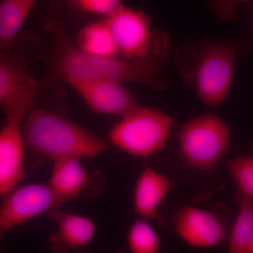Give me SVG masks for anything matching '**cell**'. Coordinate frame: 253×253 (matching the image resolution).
Wrapping results in <instances>:
<instances>
[{
  "label": "cell",
  "mask_w": 253,
  "mask_h": 253,
  "mask_svg": "<svg viewBox=\"0 0 253 253\" xmlns=\"http://www.w3.org/2000/svg\"><path fill=\"white\" fill-rule=\"evenodd\" d=\"M22 133L26 147L54 161L94 158L111 149L104 138L44 109L28 111Z\"/></svg>",
  "instance_id": "7a4b0ae2"
},
{
  "label": "cell",
  "mask_w": 253,
  "mask_h": 253,
  "mask_svg": "<svg viewBox=\"0 0 253 253\" xmlns=\"http://www.w3.org/2000/svg\"><path fill=\"white\" fill-rule=\"evenodd\" d=\"M172 123L163 111L139 105L109 131V140L126 154L147 158L166 146Z\"/></svg>",
  "instance_id": "5b68a950"
},
{
  "label": "cell",
  "mask_w": 253,
  "mask_h": 253,
  "mask_svg": "<svg viewBox=\"0 0 253 253\" xmlns=\"http://www.w3.org/2000/svg\"><path fill=\"white\" fill-rule=\"evenodd\" d=\"M105 19L120 57L154 63L161 68L168 61V36L159 29L151 31V19L144 11L123 5Z\"/></svg>",
  "instance_id": "277c9868"
},
{
  "label": "cell",
  "mask_w": 253,
  "mask_h": 253,
  "mask_svg": "<svg viewBox=\"0 0 253 253\" xmlns=\"http://www.w3.org/2000/svg\"><path fill=\"white\" fill-rule=\"evenodd\" d=\"M169 179L153 168L145 167L136 181L133 203L134 212L141 219L156 221L165 225L160 216V206L171 189Z\"/></svg>",
  "instance_id": "5bb4252c"
},
{
  "label": "cell",
  "mask_w": 253,
  "mask_h": 253,
  "mask_svg": "<svg viewBox=\"0 0 253 253\" xmlns=\"http://www.w3.org/2000/svg\"><path fill=\"white\" fill-rule=\"evenodd\" d=\"M104 181L101 173H89L80 159L66 158L54 161L48 185L63 203L81 195L96 194L95 181ZM96 191L99 192L98 190Z\"/></svg>",
  "instance_id": "8fae6325"
},
{
  "label": "cell",
  "mask_w": 253,
  "mask_h": 253,
  "mask_svg": "<svg viewBox=\"0 0 253 253\" xmlns=\"http://www.w3.org/2000/svg\"><path fill=\"white\" fill-rule=\"evenodd\" d=\"M48 214L57 227L47 244L53 253H68L84 247L94 237L96 224L89 218L66 212L59 207L53 208Z\"/></svg>",
  "instance_id": "7c38bea8"
},
{
  "label": "cell",
  "mask_w": 253,
  "mask_h": 253,
  "mask_svg": "<svg viewBox=\"0 0 253 253\" xmlns=\"http://www.w3.org/2000/svg\"><path fill=\"white\" fill-rule=\"evenodd\" d=\"M226 168L239 188V193L253 199V143L249 154L227 161Z\"/></svg>",
  "instance_id": "d6986e66"
},
{
  "label": "cell",
  "mask_w": 253,
  "mask_h": 253,
  "mask_svg": "<svg viewBox=\"0 0 253 253\" xmlns=\"http://www.w3.org/2000/svg\"><path fill=\"white\" fill-rule=\"evenodd\" d=\"M33 40H15L4 54H0V106H4L15 91L30 78L28 65L33 54Z\"/></svg>",
  "instance_id": "4fadbf2b"
},
{
  "label": "cell",
  "mask_w": 253,
  "mask_h": 253,
  "mask_svg": "<svg viewBox=\"0 0 253 253\" xmlns=\"http://www.w3.org/2000/svg\"><path fill=\"white\" fill-rule=\"evenodd\" d=\"M62 204L48 184H31L15 188L0 205V251L8 231Z\"/></svg>",
  "instance_id": "9c48e42d"
},
{
  "label": "cell",
  "mask_w": 253,
  "mask_h": 253,
  "mask_svg": "<svg viewBox=\"0 0 253 253\" xmlns=\"http://www.w3.org/2000/svg\"><path fill=\"white\" fill-rule=\"evenodd\" d=\"M236 54L235 43H209L199 51L191 73L184 75L207 107H216L225 101L232 83Z\"/></svg>",
  "instance_id": "52a82bcc"
},
{
  "label": "cell",
  "mask_w": 253,
  "mask_h": 253,
  "mask_svg": "<svg viewBox=\"0 0 253 253\" xmlns=\"http://www.w3.org/2000/svg\"><path fill=\"white\" fill-rule=\"evenodd\" d=\"M252 253H253V251H252Z\"/></svg>",
  "instance_id": "603a6c76"
},
{
  "label": "cell",
  "mask_w": 253,
  "mask_h": 253,
  "mask_svg": "<svg viewBox=\"0 0 253 253\" xmlns=\"http://www.w3.org/2000/svg\"><path fill=\"white\" fill-rule=\"evenodd\" d=\"M230 138V127L222 118L213 113L201 115L181 126L179 154L189 167L209 172L226 154Z\"/></svg>",
  "instance_id": "8992f818"
},
{
  "label": "cell",
  "mask_w": 253,
  "mask_h": 253,
  "mask_svg": "<svg viewBox=\"0 0 253 253\" xmlns=\"http://www.w3.org/2000/svg\"><path fill=\"white\" fill-rule=\"evenodd\" d=\"M91 111L123 117L139 106L121 82L107 79H68Z\"/></svg>",
  "instance_id": "30bf717a"
},
{
  "label": "cell",
  "mask_w": 253,
  "mask_h": 253,
  "mask_svg": "<svg viewBox=\"0 0 253 253\" xmlns=\"http://www.w3.org/2000/svg\"><path fill=\"white\" fill-rule=\"evenodd\" d=\"M76 11L107 18L123 6L121 0H67Z\"/></svg>",
  "instance_id": "ffe728a7"
},
{
  "label": "cell",
  "mask_w": 253,
  "mask_h": 253,
  "mask_svg": "<svg viewBox=\"0 0 253 253\" xmlns=\"http://www.w3.org/2000/svg\"><path fill=\"white\" fill-rule=\"evenodd\" d=\"M239 212L229 235V253H252L253 249V199L238 192Z\"/></svg>",
  "instance_id": "e0dca14e"
},
{
  "label": "cell",
  "mask_w": 253,
  "mask_h": 253,
  "mask_svg": "<svg viewBox=\"0 0 253 253\" xmlns=\"http://www.w3.org/2000/svg\"><path fill=\"white\" fill-rule=\"evenodd\" d=\"M127 244L131 253H161V242L157 233L148 220L141 218L129 226Z\"/></svg>",
  "instance_id": "ac0fdd59"
},
{
  "label": "cell",
  "mask_w": 253,
  "mask_h": 253,
  "mask_svg": "<svg viewBox=\"0 0 253 253\" xmlns=\"http://www.w3.org/2000/svg\"><path fill=\"white\" fill-rule=\"evenodd\" d=\"M49 28L52 36L51 70L63 81L107 79L146 84L160 90L166 89V83L158 74L161 68L154 63L91 56L70 42L61 23L52 21Z\"/></svg>",
  "instance_id": "6da1fadb"
},
{
  "label": "cell",
  "mask_w": 253,
  "mask_h": 253,
  "mask_svg": "<svg viewBox=\"0 0 253 253\" xmlns=\"http://www.w3.org/2000/svg\"><path fill=\"white\" fill-rule=\"evenodd\" d=\"M253 0H209L208 8L209 11L217 15L224 22L233 21L236 16V7L239 3L251 4Z\"/></svg>",
  "instance_id": "44dd1931"
},
{
  "label": "cell",
  "mask_w": 253,
  "mask_h": 253,
  "mask_svg": "<svg viewBox=\"0 0 253 253\" xmlns=\"http://www.w3.org/2000/svg\"><path fill=\"white\" fill-rule=\"evenodd\" d=\"M231 218L224 208L215 209L186 206L173 214L172 221L176 234L193 247L211 249L229 238Z\"/></svg>",
  "instance_id": "ba28073f"
},
{
  "label": "cell",
  "mask_w": 253,
  "mask_h": 253,
  "mask_svg": "<svg viewBox=\"0 0 253 253\" xmlns=\"http://www.w3.org/2000/svg\"><path fill=\"white\" fill-rule=\"evenodd\" d=\"M38 84L30 78L4 106L6 119L0 129V197L14 190L26 176L22 124L36 97Z\"/></svg>",
  "instance_id": "3957f363"
},
{
  "label": "cell",
  "mask_w": 253,
  "mask_h": 253,
  "mask_svg": "<svg viewBox=\"0 0 253 253\" xmlns=\"http://www.w3.org/2000/svg\"></svg>",
  "instance_id": "cb8c5ba5"
},
{
  "label": "cell",
  "mask_w": 253,
  "mask_h": 253,
  "mask_svg": "<svg viewBox=\"0 0 253 253\" xmlns=\"http://www.w3.org/2000/svg\"><path fill=\"white\" fill-rule=\"evenodd\" d=\"M79 253H89L84 252V251H81V252H80ZM114 253H124V252H123V251H118V252H116Z\"/></svg>",
  "instance_id": "7402d4cb"
},
{
  "label": "cell",
  "mask_w": 253,
  "mask_h": 253,
  "mask_svg": "<svg viewBox=\"0 0 253 253\" xmlns=\"http://www.w3.org/2000/svg\"><path fill=\"white\" fill-rule=\"evenodd\" d=\"M37 0H1L0 1V54L12 44Z\"/></svg>",
  "instance_id": "9a60e30c"
},
{
  "label": "cell",
  "mask_w": 253,
  "mask_h": 253,
  "mask_svg": "<svg viewBox=\"0 0 253 253\" xmlns=\"http://www.w3.org/2000/svg\"><path fill=\"white\" fill-rule=\"evenodd\" d=\"M78 48L86 54L99 57H120L119 51L105 18L93 21L79 31Z\"/></svg>",
  "instance_id": "2e32d148"
}]
</instances>
